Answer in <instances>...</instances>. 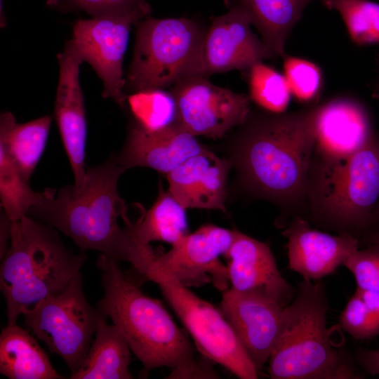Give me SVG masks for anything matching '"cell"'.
Returning a JSON list of instances; mask_svg holds the SVG:
<instances>
[{
	"label": "cell",
	"mask_w": 379,
	"mask_h": 379,
	"mask_svg": "<svg viewBox=\"0 0 379 379\" xmlns=\"http://www.w3.org/2000/svg\"><path fill=\"white\" fill-rule=\"evenodd\" d=\"M320 104L291 112H251L235 161L246 185L290 211L304 209Z\"/></svg>",
	"instance_id": "cell-1"
},
{
	"label": "cell",
	"mask_w": 379,
	"mask_h": 379,
	"mask_svg": "<svg viewBox=\"0 0 379 379\" xmlns=\"http://www.w3.org/2000/svg\"><path fill=\"white\" fill-rule=\"evenodd\" d=\"M125 171L112 156L99 166L87 168L79 187L67 185L43 191L28 214L72 239L82 252L100 251L117 262H129L137 270L153 249L136 244L118 223L120 216L128 220L125 201L117 191Z\"/></svg>",
	"instance_id": "cell-2"
},
{
	"label": "cell",
	"mask_w": 379,
	"mask_h": 379,
	"mask_svg": "<svg viewBox=\"0 0 379 379\" xmlns=\"http://www.w3.org/2000/svg\"><path fill=\"white\" fill-rule=\"evenodd\" d=\"M96 265L104 291L97 309L119 328L145 371L167 367V378H218L196 359L188 339L161 302L146 295L117 260L101 253Z\"/></svg>",
	"instance_id": "cell-3"
},
{
	"label": "cell",
	"mask_w": 379,
	"mask_h": 379,
	"mask_svg": "<svg viewBox=\"0 0 379 379\" xmlns=\"http://www.w3.org/2000/svg\"><path fill=\"white\" fill-rule=\"evenodd\" d=\"M83 253L69 251L55 228L30 216L11 221L10 245L0 270L8 325L16 324L25 311L64 289L80 272Z\"/></svg>",
	"instance_id": "cell-4"
},
{
	"label": "cell",
	"mask_w": 379,
	"mask_h": 379,
	"mask_svg": "<svg viewBox=\"0 0 379 379\" xmlns=\"http://www.w3.org/2000/svg\"><path fill=\"white\" fill-rule=\"evenodd\" d=\"M324 284L302 279L284 308L281 332L268 360L273 379L361 378L348 354L334 346L327 328Z\"/></svg>",
	"instance_id": "cell-5"
},
{
	"label": "cell",
	"mask_w": 379,
	"mask_h": 379,
	"mask_svg": "<svg viewBox=\"0 0 379 379\" xmlns=\"http://www.w3.org/2000/svg\"><path fill=\"white\" fill-rule=\"evenodd\" d=\"M379 202V134L346 160L310 170L304 217L317 227L359 239Z\"/></svg>",
	"instance_id": "cell-6"
},
{
	"label": "cell",
	"mask_w": 379,
	"mask_h": 379,
	"mask_svg": "<svg viewBox=\"0 0 379 379\" xmlns=\"http://www.w3.org/2000/svg\"><path fill=\"white\" fill-rule=\"evenodd\" d=\"M135 27L133 54L125 77L126 95L145 89L171 88L187 78L203 76L208 27L199 20L149 16Z\"/></svg>",
	"instance_id": "cell-7"
},
{
	"label": "cell",
	"mask_w": 379,
	"mask_h": 379,
	"mask_svg": "<svg viewBox=\"0 0 379 379\" xmlns=\"http://www.w3.org/2000/svg\"><path fill=\"white\" fill-rule=\"evenodd\" d=\"M153 256L139 274L159 286L199 352L239 378H258V371L221 311L164 270Z\"/></svg>",
	"instance_id": "cell-8"
},
{
	"label": "cell",
	"mask_w": 379,
	"mask_h": 379,
	"mask_svg": "<svg viewBox=\"0 0 379 379\" xmlns=\"http://www.w3.org/2000/svg\"><path fill=\"white\" fill-rule=\"evenodd\" d=\"M25 325L74 373L84 360L102 314L88 302L77 273L61 291L22 314Z\"/></svg>",
	"instance_id": "cell-9"
},
{
	"label": "cell",
	"mask_w": 379,
	"mask_h": 379,
	"mask_svg": "<svg viewBox=\"0 0 379 379\" xmlns=\"http://www.w3.org/2000/svg\"><path fill=\"white\" fill-rule=\"evenodd\" d=\"M146 18L135 13L113 14L79 19L73 25V41L81 59L103 84L102 95L126 105L123 61L133 25Z\"/></svg>",
	"instance_id": "cell-10"
},
{
	"label": "cell",
	"mask_w": 379,
	"mask_h": 379,
	"mask_svg": "<svg viewBox=\"0 0 379 379\" xmlns=\"http://www.w3.org/2000/svg\"><path fill=\"white\" fill-rule=\"evenodd\" d=\"M178 108V124L197 136L220 138L241 126L251 109L248 95L216 86L207 77L187 78L171 88Z\"/></svg>",
	"instance_id": "cell-11"
},
{
	"label": "cell",
	"mask_w": 379,
	"mask_h": 379,
	"mask_svg": "<svg viewBox=\"0 0 379 379\" xmlns=\"http://www.w3.org/2000/svg\"><path fill=\"white\" fill-rule=\"evenodd\" d=\"M236 231L214 225H203L168 251L155 252L153 260L187 287L212 284L224 292L230 283L227 267L220 256L230 249Z\"/></svg>",
	"instance_id": "cell-12"
},
{
	"label": "cell",
	"mask_w": 379,
	"mask_h": 379,
	"mask_svg": "<svg viewBox=\"0 0 379 379\" xmlns=\"http://www.w3.org/2000/svg\"><path fill=\"white\" fill-rule=\"evenodd\" d=\"M284 308L275 300L261 294L232 288L222 292L220 310L258 373L268 361L279 338Z\"/></svg>",
	"instance_id": "cell-13"
},
{
	"label": "cell",
	"mask_w": 379,
	"mask_h": 379,
	"mask_svg": "<svg viewBox=\"0 0 379 379\" xmlns=\"http://www.w3.org/2000/svg\"><path fill=\"white\" fill-rule=\"evenodd\" d=\"M374 133L370 114L358 100L338 97L320 104L309 170L326 168L346 160Z\"/></svg>",
	"instance_id": "cell-14"
},
{
	"label": "cell",
	"mask_w": 379,
	"mask_h": 379,
	"mask_svg": "<svg viewBox=\"0 0 379 379\" xmlns=\"http://www.w3.org/2000/svg\"><path fill=\"white\" fill-rule=\"evenodd\" d=\"M59 77L54 115L61 140L79 187L86 175L85 150L87 124L84 98L80 84V66L84 62L73 41H67L57 55Z\"/></svg>",
	"instance_id": "cell-15"
},
{
	"label": "cell",
	"mask_w": 379,
	"mask_h": 379,
	"mask_svg": "<svg viewBox=\"0 0 379 379\" xmlns=\"http://www.w3.org/2000/svg\"><path fill=\"white\" fill-rule=\"evenodd\" d=\"M251 22L240 8L215 18L208 27L203 46V76L231 70L247 71L269 59L264 44L251 30Z\"/></svg>",
	"instance_id": "cell-16"
},
{
	"label": "cell",
	"mask_w": 379,
	"mask_h": 379,
	"mask_svg": "<svg viewBox=\"0 0 379 379\" xmlns=\"http://www.w3.org/2000/svg\"><path fill=\"white\" fill-rule=\"evenodd\" d=\"M283 235L288 240L289 268L308 281H320L333 274L359 248L357 237L313 229L308 220L300 215L292 218Z\"/></svg>",
	"instance_id": "cell-17"
},
{
	"label": "cell",
	"mask_w": 379,
	"mask_h": 379,
	"mask_svg": "<svg viewBox=\"0 0 379 379\" xmlns=\"http://www.w3.org/2000/svg\"><path fill=\"white\" fill-rule=\"evenodd\" d=\"M231 288L289 305L296 291L280 273L270 246L239 231L225 255Z\"/></svg>",
	"instance_id": "cell-18"
},
{
	"label": "cell",
	"mask_w": 379,
	"mask_h": 379,
	"mask_svg": "<svg viewBox=\"0 0 379 379\" xmlns=\"http://www.w3.org/2000/svg\"><path fill=\"white\" fill-rule=\"evenodd\" d=\"M205 149L195 135L178 123L152 131L134 122L128 130L123 149L115 157L126 170L142 166L166 175L190 157Z\"/></svg>",
	"instance_id": "cell-19"
},
{
	"label": "cell",
	"mask_w": 379,
	"mask_h": 379,
	"mask_svg": "<svg viewBox=\"0 0 379 379\" xmlns=\"http://www.w3.org/2000/svg\"><path fill=\"white\" fill-rule=\"evenodd\" d=\"M231 162L206 149L166 174L168 191L185 208L226 211V185Z\"/></svg>",
	"instance_id": "cell-20"
},
{
	"label": "cell",
	"mask_w": 379,
	"mask_h": 379,
	"mask_svg": "<svg viewBox=\"0 0 379 379\" xmlns=\"http://www.w3.org/2000/svg\"><path fill=\"white\" fill-rule=\"evenodd\" d=\"M312 0H230L248 16L261 36L269 59L283 57L291 31Z\"/></svg>",
	"instance_id": "cell-21"
},
{
	"label": "cell",
	"mask_w": 379,
	"mask_h": 379,
	"mask_svg": "<svg viewBox=\"0 0 379 379\" xmlns=\"http://www.w3.org/2000/svg\"><path fill=\"white\" fill-rule=\"evenodd\" d=\"M101 315L95 338L71 379H130V347L119 328Z\"/></svg>",
	"instance_id": "cell-22"
},
{
	"label": "cell",
	"mask_w": 379,
	"mask_h": 379,
	"mask_svg": "<svg viewBox=\"0 0 379 379\" xmlns=\"http://www.w3.org/2000/svg\"><path fill=\"white\" fill-rule=\"evenodd\" d=\"M0 373L10 379L64 378L36 339L17 324L7 325L1 331Z\"/></svg>",
	"instance_id": "cell-23"
},
{
	"label": "cell",
	"mask_w": 379,
	"mask_h": 379,
	"mask_svg": "<svg viewBox=\"0 0 379 379\" xmlns=\"http://www.w3.org/2000/svg\"><path fill=\"white\" fill-rule=\"evenodd\" d=\"M185 209L159 185V196L152 207L135 223L124 222V229L140 246L162 241L173 246L189 234Z\"/></svg>",
	"instance_id": "cell-24"
},
{
	"label": "cell",
	"mask_w": 379,
	"mask_h": 379,
	"mask_svg": "<svg viewBox=\"0 0 379 379\" xmlns=\"http://www.w3.org/2000/svg\"><path fill=\"white\" fill-rule=\"evenodd\" d=\"M52 119L44 116L18 124L10 112L0 117V146L5 148L29 181L46 145Z\"/></svg>",
	"instance_id": "cell-25"
},
{
	"label": "cell",
	"mask_w": 379,
	"mask_h": 379,
	"mask_svg": "<svg viewBox=\"0 0 379 379\" xmlns=\"http://www.w3.org/2000/svg\"><path fill=\"white\" fill-rule=\"evenodd\" d=\"M135 122L146 130L155 131L178 123V108L172 93L161 88L138 91L126 95Z\"/></svg>",
	"instance_id": "cell-26"
},
{
	"label": "cell",
	"mask_w": 379,
	"mask_h": 379,
	"mask_svg": "<svg viewBox=\"0 0 379 379\" xmlns=\"http://www.w3.org/2000/svg\"><path fill=\"white\" fill-rule=\"evenodd\" d=\"M42 194L32 190L9 154L0 146V197L8 218L15 221L27 215Z\"/></svg>",
	"instance_id": "cell-27"
},
{
	"label": "cell",
	"mask_w": 379,
	"mask_h": 379,
	"mask_svg": "<svg viewBox=\"0 0 379 379\" xmlns=\"http://www.w3.org/2000/svg\"><path fill=\"white\" fill-rule=\"evenodd\" d=\"M322 4L339 13L354 44H379V4L369 0H322Z\"/></svg>",
	"instance_id": "cell-28"
},
{
	"label": "cell",
	"mask_w": 379,
	"mask_h": 379,
	"mask_svg": "<svg viewBox=\"0 0 379 379\" xmlns=\"http://www.w3.org/2000/svg\"><path fill=\"white\" fill-rule=\"evenodd\" d=\"M246 72L251 100L264 111L285 112L292 95L284 74L262 62Z\"/></svg>",
	"instance_id": "cell-29"
},
{
	"label": "cell",
	"mask_w": 379,
	"mask_h": 379,
	"mask_svg": "<svg viewBox=\"0 0 379 379\" xmlns=\"http://www.w3.org/2000/svg\"><path fill=\"white\" fill-rule=\"evenodd\" d=\"M284 76L291 95L302 103H312L319 95L322 73L314 62L285 54L283 57Z\"/></svg>",
	"instance_id": "cell-30"
},
{
	"label": "cell",
	"mask_w": 379,
	"mask_h": 379,
	"mask_svg": "<svg viewBox=\"0 0 379 379\" xmlns=\"http://www.w3.org/2000/svg\"><path fill=\"white\" fill-rule=\"evenodd\" d=\"M47 7L62 13L85 11L92 17L135 13L150 16L147 0H47Z\"/></svg>",
	"instance_id": "cell-31"
},
{
	"label": "cell",
	"mask_w": 379,
	"mask_h": 379,
	"mask_svg": "<svg viewBox=\"0 0 379 379\" xmlns=\"http://www.w3.org/2000/svg\"><path fill=\"white\" fill-rule=\"evenodd\" d=\"M340 326L357 340H368L379 335V320L355 291L341 312Z\"/></svg>",
	"instance_id": "cell-32"
},
{
	"label": "cell",
	"mask_w": 379,
	"mask_h": 379,
	"mask_svg": "<svg viewBox=\"0 0 379 379\" xmlns=\"http://www.w3.org/2000/svg\"><path fill=\"white\" fill-rule=\"evenodd\" d=\"M343 265L353 274L357 288L379 292V245L357 249Z\"/></svg>",
	"instance_id": "cell-33"
},
{
	"label": "cell",
	"mask_w": 379,
	"mask_h": 379,
	"mask_svg": "<svg viewBox=\"0 0 379 379\" xmlns=\"http://www.w3.org/2000/svg\"><path fill=\"white\" fill-rule=\"evenodd\" d=\"M356 357L357 363L366 372L372 375H379V349L359 348Z\"/></svg>",
	"instance_id": "cell-34"
},
{
	"label": "cell",
	"mask_w": 379,
	"mask_h": 379,
	"mask_svg": "<svg viewBox=\"0 0 379 379\" xmlns=\"http://www.w3.org/2000/svg\"><path fill=\"white\" fill-rule=\"evenodd\" d=\"M356 292L365 302L370 311L379 320V292L357 288Z\"/></svg>",
	"instance_id": "cell-35"
},
{
	"label": "cell",
	"mask_w": 379,
	"mask_h": 379,
	"mask_svg": "<svg viewBox=\"0 0 379 379\" xmlns=\"http://www.w3.org/2000/svg\"><path fill=\"white\" fill-rule=\"evenodd\" d=\"M11 221L3 212V217L1 218V259L6 253L8 246V240H11Z\"/></svg>",
	"instance_id": "cell-36"
},
{
	"label": "cell",
	"mask_w": 379,
	"mask_h": 379,
	"mask_svg": "<svg viewBox=\"0 0 379 379\" xmlns=\"http://www.w3.org/2000/svg\"><path fill=\"white\" fill-rule=\"evenodd\" d=\"M362 241L368 244L379 245V227L368 231L362 236Z\"/></svg>",
	"instance_id": "cell-37"
},
{
	"label": "cell",
	"mask_w": 379,
	"mask_h": 379,
	"mask_svg": "<svg viewBox=\"0 0 379 379\" xmlns=\"http://www.w3.org/2000/svg\"><path fill=\"white\" fill-rule=\"evenodd\" d=\"M378 227H379V202L375 209L373 217L372 225L368 231L376 229Z\"/></svg>",
	"instance_id": "cell-38"
},
{
	"label": "cell",
	"mask_w": 379,
	"mask_h": 379,
	"mask_svg": "<svg viewBox=\"0 0 379 379\" xmlns=\"http://www.w3.org/2000/svg\"><path fill=\"white\" fill-rule=\"evenodd\" d=\"M373 95L375 98L379 100V81L373 86Z\"/></svg>",
	"instance_id": "cell-39"
}]
</instances>
